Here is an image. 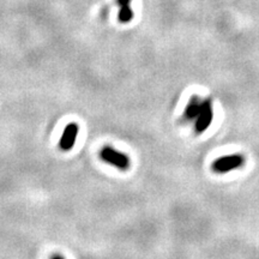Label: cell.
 <instances>
[{
  "mask_svg": "<svg viewBox=\"0 0 259 259\" xmlns=\"http://www.w3.org/2000/svg\"><path fill=\"white\" fill-rule=\"evenodd\" d=\"M78 132H80V125L77 122H70L64 129L61 138H60V150H62V151H70L75 146V142L77 140Z\"/></svg>",
  "mask_w": 259,
  "mask_h": 259,
  "instance_id": "4",
  "label": "cell"
},
{
  "mask_svg": "<svg viewBox=\"0 0 259 259\" xmlns=\"http://www.w3.org/2000/svg\"><path fill=\"white\" fill-rule=\"evenodd\" d=\"M116 4L119 5V7L126 6V5L131 4V0H116Z\"/></svg>",
  "mask_w": 259,
  "mask_h": 259,
  "instance_id": "7",
  "label": "cell"
},
{
  "mask_svg": "<svg viewBox=\"0 0 259 259\" xmlns=\"http://www.w3.org/2000/svg\"><path fill=\"white\" fill-rule=\"evenodd\" d=\"M201 107V101L198 97V95H192L191 99L187 103L186 108H185V113H184V119L186 121H192V120L197 119V116L200 115Z\"/></svg>",
  "mask_w": 259,
  "mask_h": 259,
  "instance_id": "5",
  "label": "cell"
},
{
  "mask_svg": "<svg viewBox=\"0 0 259 259\" xmlns=\"http://www.w3.org/2000/svg\"><path fill=\"white\" fill-rule=\"evenodd\" d=\"M212 119H214V111H212V102L211 100H204L201 101V107L200 115L196 119L195 129L197 133L204 132L205 130H208V127L211 124Z\"/></svg>",
  "mask_w": 259,
  "mask_h": 259,
  "instance_id": "3",
  "label": "cell"
},
{
  "mask_svg": "<svg viewBox=\"0 0 259 259\" xmlns=\"http://www.w3.org/2000/svg\"><path fill=\"white\" fill-rule=\"evenodd\" d=\"M101 160L105 161L108 165L113 166L119 171H127L131 166V160L124 152L115 150L112 146H105L100 151Z\"/></svg>",
  "mask_w": 259,
  "mask_h": 259,
  "instance_id": "1",
  "label": "cell"
},
{
  "mask_svg": "<svg viewBox=\"0 0 259 259\" xmlns=\"http://www.w3.org/2000/svg\"><path fill=\"white\" fill-rule=\"evenodd\" d=\"M51 259H65V258L60 255H54V256H52Z\"/></svg>",
  "mask_w": 259,
  "mask_h": 259,
  "instance_id": "8",
  "label": "cell"
},
{
  "mask_svg": "<svg viewBox=\"0 0 259 259\" xmlns=\"http://www.w3.org/2000/svg\"><path fill=\"white\" fill-rule=\"evenodd\" d=\"M245 163V157L241 154H234L230 156H222L212 162V171L216 173H227L230 171L238 170Z\"/></svg>",
  "mask_w": 259,
  "mask_h": 259,
  "instance_id": "2",
  "label": "cell"
},
{
  "mask_svg": "<svg viewBox=\"0 0 259 259\" xmlns=\"http://www.w3.org/2000/svg\"><path fill=\"white\" fill-rule=\"evenodd\" d=\"M119 21L121 23H130L133 18V11L131 9L130 5H126V6H121L119 10Z\"/></svg>",
  "mask_w": 259,
  "mask_h": 259,
  "instance_id": "6",
  "label": "cell"
}]
</instances>
